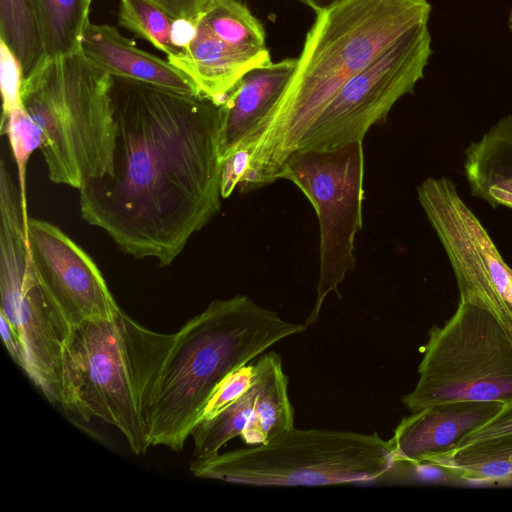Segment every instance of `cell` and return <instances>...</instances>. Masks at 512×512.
Segmentation results:
<instances>
[{
    "label": "cell",
    "mask_w": 512,
    "mask_h": 512,
    "mask_svg": "<svg viewBox=\"0 0 512 512\" xmlns=\"http://www.w3.org/2000/svg\"><path fill=\"white\" fill-rule=\"evenodd\" d=\"M0 299V314L25 348L26 375L59 404L62 352L72 325L40 281L20 200L11 193L0 198Z\"/></svg>",
    "instance_id": "obj_9"
},
{
    "label": "cell",
    "mask_w": 512,
    "mask_h": 512,
    "mask_svg": "<svg viewBox=\"0 0 512 512\" xmlns=\"http://www.w3.org/2000/svg\"><path fill=\"white\" fill-rule=\"evenodd\" d=\"M173 19L196 22L212 0H148Z\"/></svg>",
    "instance_id": "obj_30"
},
{
    "label": "cell",
    "mask_w": 512,
    "mask_h": 512,
    "mask_svg": "<svg viewBox=\"0 0 512 512\" xmlns=\"http://www.w3.org/2000/svg\"><path fill=\"white\" fill-rule=\"evenodd\" d=\"M256 401L253 416L241 434L248 445L264 444L294 427V410L288 397V377L281 356L271 351L253 362Z\"/></svg>",
    "instance_id": "obj_17"
},
{
    "label": "cell",
    "mask_w": 512,
    "mask_h": 512,
    "mask_svg": "<svg viewBox=\"0 0 512 512\" xmlns=\"http://www.w3.org/2000/svg\"><path fill=\"white\" fill-rule=\"evenodd\" d=\"M430 13L427 0H344L317 14L289 84L239 146L250 154L240 191L278 180L285 161L341 86L401 35L428 23Z\"/></svg>",
    "instance_id": "obj_2"
},
{
    "label": "cell",
    "mask_w": 512,
    "mask_h": 512,
    "mask_svg": "<svg viewBox=\"0 0 512 512\" xmlns=\"http://www.w3.org/2000/svg\"><path fill=\"white\" fill-rule=\"evenodd\" d=\"M0 40L19 63L22 80L46 62L34 0H0Z\"/></svg>",
    "instance_id": "obj_19"
},
{
    "label": "cell",
    "mask_w": 512,
    "mask_h": 512,
    "mask_svg": "<svg viewBox=\"0 0 512 512\" xmlns=\"http://www.w3.org/2000/svg\"><path fill=\"white\" fill-rule=\"evenodd\" d=\"M310 8H312L317 14L325 12L336 5L340 4L344 0H300Z\"/></svg>",
    "instance_id": "obj_32"
},
{
    "label": "cell",
    "mask_w": 512,
    "mask_h": 512,
    "mask_svg": "<svg viewBox=\"0 0 512 512\" xmlns=\"http://www.w3.org/2000/svg\"><path fill=\"white\" fill-rule=\"evenodd\" d=\"M198 19L236 48L254 56L271 59L262 24L240 1L212 0Z\"/></svg>",
    "instance_id": "obj_21"
},
{
    "label": "cell",
    "mask_w": 512,
    "mask_h": 512,
    "mask_svg": "<svg viewBox=\"0 0 512 512\" xmlns=\"http://www.w3.org/2000/svg\"><path fill=\"white\" fill-rule=\"evenodd\" d=\"M92 2V0H90Z\"/></svg>",
    "instance_id": "obj_35"
},
{
    "label": "cell",
    "mask_w": 512,
    "mask_h": 512,
    "mask_svg": "<svg viewBox=\"0 0 512 512\" xmlns=\"http://www.w3.org/2000/svg\"><path fill=\"white\" fill-rule=\"evenodd\" d=\"M500 401H449L404 417L389 440L398 464L419 465L451 452L465 436L490 420Z\"/></svg>",
    "instance_id": "obj_13"
},
{
    "label": "cell",
    "mask_w": 512,
    "mask_h": 512,
    "mask_svg": "<svg viewBox=\"0 0 512 512\" xmlns=\"http://www.w3.org/2000/svg\"><path fill=\"white\" fill-rule=\"evenodd\" d=\"M508 26H509V29H510V31L512 33V9H511L509 17H508Z\"/></svg>",
    "instance_id": "obj_33"
},
{
    "label": "cell",
    "mask_w": 512,
    "mask_h": 512,
    "mask_svg": "<svg viewBox=\"0 0 512 512\" xmlns=\"http://www.w3.org/2000/svg\"><path fill=\"white\" fill-rule=\"evenodd\" d=\"M491 461L512 462V399L485 424L469 433L451 452L428 462L455 473L466 466Z\"/></svg>",
    "instance_id": "obj_18"
},
{
    "label": "cell",
    "mask_w": 512,
    "mask_h": 512,
    "mask_svg": "<svg viewBox=\"0 0 512 512\" xmlns=\"http://www.w3.org/2000/svg\"><path fill=\"white\" fill-rule=\"evenodd\" d=\"M175 19L148 0H120L118 23L148 41L167 58L179 54L173 40Z\"/></svg>",
    "instance_id": "obj_24"
},
{
    "label": "cell",
    "mask_w": 512,
    "mask_h": 512,
    "mask_svg": "<svg viewBox=\"0 0 512 512\" xmlns=\"http://www.w3.org/2000/svg\"><path fill=\"white\" fill-rule=\"evenodd\" d=\"M47 59L74 53L89 24L90 0H34Z\"/></svg>",
    "instance_id": "obj_20"
},
{
    "label": "cell",
    "mask_w": 512,
    "mask_h": 512,
    "mask_svg": "<svg viewBox=\"0 0 512 512\" xmlns=\"http://www.w3.org/2000/svg\"><path fill=\"white\" fill-rule=\"evenodd\" d=\"M254 364H245L230 372L216 387L201 415L200 420L212 419L242 396L253 384Z\"/></svg>",
    "instance_id": "obj_26"
},
{
    "label": "cell",
    "mask_w": 512,
    "mask_h": 512,
    "mask_svg": "<svg viewBox=\"0 0 512 512\" xmlns=\"http://www.w3.org/2000/svg\"><path fill=\"white\" fill-rule=\"evenodd\" d=\"M464 171L468 183L512 176V115L499 119L465 151Z\"/></svg>",
    "instance_id": "obj_23"
},
{
    "label": "cell",
    "mask_w": 512,
    "mask_h": 512,
    "mask_svg": "<svg viewBox=\"0 0 512 512\" xmlns=\"http://www.w3.org/2000/svg\"><path fill=\"white\" fill-rule=\"evenodd\" d=\"M174 334L153 331L120 310L72 326L65 342L60 405L85 422L117 428L130 449L147 453L149 412Z\"/></svg>",
    "instance_id": "obj_4"
},
{
    "label": "cell",
    "mask_w": 512,
    "mask_h": 512,
    "mask_svg": "<svg viewBox=\"0 0 512 512\" xmlns=\"http://www.w3.org/2000/svg\"><path fill=\"white\" fill-rule=\"evenodd\" d=\"M1 134H6L17 165L18 189L25 223L28 226L26 197L27 163L36 149L43 143V132L22 104L15 107L7 117L1 119Z\"/></svg>",
    "instance_id": "obj_25"
},
{
    "label": "cell",
    "mask_w": 512,
    "mask_h": 512,
    "mask_svg": "<svg viewBox=\"0 0 512 512\" xmlns=\"http://www.w3.org/2000/svg\"><path fill=\"white\" fill-rule=\"evenodd\" d=\"M418 200L454 272L460 301L488 311L512 339V268L454 182L429 177Z\"/></svg>",
    "instance_id": "obj_11"
},
{
    "label": "cell",
    "mask_w": 512,
    "mask_h": 512,
    "mask_svg": "<svg viewBox=\"0 0 512 512\" xmlns=\"http://www.w3.org/2000/svg\"><path fill=\"white\" fill-rule=\"evenodd\" d=\"M110 74L80 50L46 62L22 80L20 99L43 132L50 180L80 189L110 175L115 143Z\"/></svg>",
    "instance_id": "obj_5"
},
{
    "label": "cell",
    "mask_w": 512,
    "mask_h": 512,
    "mask_svg": "<svg viewBox=\"0 0 512 512\" xmlns=\"http://www.w3.org/2000/svg\"><path fill=\"white\" fill-rule=\"evenodd\" d=\"M0 331L6 350L13 361L24 371L27 369V357L22 341L6 317L0 314Z\"/></svg>",
    "instance_id": "obj_31"
},
{
    "label": "cell",
    "mask_w": 512,
    "mask_h": 512,
    "mask_svg": "<svg viewBox=\"0 0 512 512\" xmlns=\"http://www.w3.org/2000/svg\"><path fill=\"white\" fill-rule=\"evenodd\" d=\"M1 93H2V118L21 103L20 89L22 73L14 55L1 41Z\"/></svg>",
    "instance_id": "obj_27"
},
{
    "label": "cell",
    "mask_w": 512,
    "mask_h": 512,
    "mask_svg": "<svg viewBox=\"0 0 512 512\" xmlns=\"http://www.w3.org/2000/svg\"><path fill=\"white\" fill-rule=\"evenodd\" d=\"M81 51L94 65L110 75L186 95H202L183 71L168 60L139 49L114 26L89 22L81 41Z\"/></svg>",
    "instance_id": "obj_15"
},
{
    "label": "cell",
    "mask_w": 512,
    "mask_h": 512,
    "mask_svg": "<svg viewBox=\"0 0 512 512\" xmlns=\"http://www.w3.org/2000/svg\"><path fill=\"white\" fill-rule=\"evenodd\" d=\"M167 60L189 76L202 95L220 104L244 74L271 63L236 48L199 19L187 46Z\"/></svg>",
    "instance_id": "obj_16"
},
{
    "label": "cell",
    "mask_w": 512,
    "mask_h": 512,
    "mask_svg": "<svg viewBox=\"0 0 512 512\" xmlns=\"http://www.w3.org/2000/svg\"><path fill=\"white\" fill-rule=\"evenodd\" d=\"M396 466L389 440L326 429L287 430L264 444L190 463L199 478L253 486H324L375 481Z\"/></svg>",
    "instance_id": "obj_6"
},
{
    "label": "cell",
    "mask_w": 512,
    "mask_h": 512,
    "mask_svg": "<svg viewBox=\"0 0 512 512\" xmlns=\"http://www.w3.org/2000/svg\"><path fill=\"white\" fill-rule=\"evenodd\" d=\"M433 53L427 23L410 29L348 79L322 109L298 149H333L363 141L394 104L412 93Z\"/></svg>",
    "instance_id": "obj_10"
},
{
    "label": "cell",
    "mask_w": 512,
    "mask_h": 512,
    "mask_svg": "<svg viewBox=\"0 0 512 512\" xmlns=\"http://www.w3.org/2000/svg\"><path fill=\"white\" fill-rule=\"evenodd\" d=\"M250 164V154L243 147H238L221 161L220 192L221 197H230L235 188L242 183Z\"/></svg>",
    "instance_id": "obj_28"
},
{
    "label": "cell",
    "mask_w": 512,
    "mask_h": 512,
    "mask_svg": "<svg viewBox=\"0 0 512 512\" xmlns=\"http://www.w3.org/2000/svg\"><path fill=\"white\" fill-rule=\"evenodd\" d=\"M110 175L79 189L82 218L124 253L169 266L221 208V104L110 75Z\"/></svg>",
    "instance_id": "obj_1"
},
{
    "label": "cell",
    "mask_w": 512,
    "mask_h": 512,
    "mask_svg": "<svg viewBox=\"0 0 512 512\" xmlns=\"http://www.w3.org/2000/svg\"><path fill=\"white\" fill-rule=\"evenodd\" d=\"M27 235L40 281L72 326L121 310L97 264L59 227L29 218Z\"/></svg>",
    "instance_id": "obj_12"
},
{
    "label": "cell",
    "mask_w": 512,
    "mask_h": 512,
    "mask_svg": "<svg viewBox=\"0 0 512 512\" xmlns=\"http://www.w3.org/2000/svg\"><path fill=\"white\" fill-rule=\"evenodd\" d=\"M306 329L246 295L212 301L175 333L149 412L150 446L181 451L211 395L230 372Z\"/></svg>",
    "instance_id": "obj_3"
},
{
    "label": "cell",
    "mask_w": 512,
    "mask_h": 512,
    "mask_svg": "<svg viewBox=\"0 0 512 512\" xmlns=\"http://www.w3.org/2000/svg\"><path fill=\"white\" fill-rule=\"evenodd\" d=\"M255 401L254 378L252 386L218 415L198 421L190 433L194 442L193 459L214 457L224 444L236 436H241L253 416Z\"/></svg>",
    "instance_id": "obj_22"
},
{
    "label": "cell",
    "mask_w": 512,
    "mask_h": 512,
    "mask_svg": "<svg viewBox=\"0 0 512 512\" xmlns=\"http://www.w3.org/2000/svg\"><path fill=\"white\" fill-rule=\"evenodd\" d=\"M297 59H285L251 69L221 104V161L258 128L290 82Z\"/></svg>",
    "instance_id": "obj_14"
},
{
    "label": "cell",
    "mask_w": 512,
    "mask_h": 512,
    "mask_svg": "<svg viewBox=\"0 0 512 512\" xmlns=\"http://www.w3.org/2000/svg\"><path fill=\"white\" fill-rule=\"evenodd\" d=\"M415 388L402 397L411 411L449 401L512 399V339L486 310L459 302L423 348Z\"/></svg>",
    "instance_id": "obj_7"
},
{
    "label": "cell",
    "mask_w": 512,
    "mask_h": 512,
    "mask_svg": "<svg viewBox=\"0 0 512 512\" xmlns=\"http://www.w3.org/2000/svg\"><path fill=\"white\" fill-rule=\"evenodd\" d=\"M509 481H511V482H512V475H511V477H510Z\"/></svg>",
    "instance_id": "obj_34"
},
{
    "label": "cell",
    "mask_w": 512,
    "mask_h": 512,
    "mask_svg": "<svg viewBox=\"0 0 512 512\" xmlns=\"http://www.w3.org/2000/svg\"><path fill=\"white\" fill-rule=\"evenodd\" d=\"M278 179L294 183L311 202L320 228L317 296L306 319L316 323L330 293L356 264L354 243L362 228L364 199L363 141L333 149H299L285 161Z\"/></svg>",
    "instance_id": "obj_8"
},
{
    "label": "cell",
    "mask_w": 512,
    "mask_h": 512,
    "mask_svg": "<svg viewBox=\"0 0 512 512\" xmlns=\"http://www.w3.org/2000/svg\"><path fill=\"white\" fill-rule=\"evenodd\" d=\"M471 194L485 200L491 206L512 209V176H500L469 182Z\"/></svg>",
    "instance_id": "obj_29"
}]
</instances>
